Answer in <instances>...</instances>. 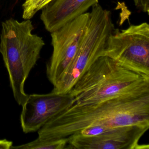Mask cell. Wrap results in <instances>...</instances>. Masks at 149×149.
<instances>
[{
    "mask_svg": "<svg viewBox=\"0 0 149 149\" xmlns=\"http://www.w3.org/2000/svg\"><path fill=\"white\" fill-rule=\"evenodd\" d=\"M52 1V0H48V3L49 2H50V1Z\"/></svg>",
    "mask_w": 149,
    "mask_h": 149,
    "instance_id": "cell-14",
    "label": "cell"
},
{
    "mask_svg": "<svg viewBox=\"0 0 149 149\" xmlns=\"http://www.w3.org/2000/svg\"><path fill=\"white\" fill-rule=\"evenodd\" d=\"M69 94L51 91L45 94H31L22 105V129L25 133L38 131L50 118L73 104Z\"/></svg>",
    "mask_w": 149,
    "mask_h": 149,
    "instance_id": "cell-8",
    "label": "cell"
},
{
    "mask_svg": "<svg viewBox=\"0 0 149 149\" xmlns=\"http://www.w3.org/2000/svg\"><path fill=\"white\" fill-rule=\"evenodd\" d=\"M149 126L132 125L111 128L94 136L79 133L68 137L69 149H148L149 145L139 143Z\"/></svg>",
    "mask_w": 149,
    "mask_h": 149,
    "instance_id": "cell-7",
    "label": "cell"
},
{
    "mask_svg": "<svg viewBox=\"0 0 149 149\" xmlns=\"http://www.w3.org/2000/svg\"><path fill=\"white\" fill-rule=\"evenodd\" d=\"M12 149H69L68 138L47 140L38 137L35 140L19 146H12Z\"/></svg>",
    "mask_w": 149,
    "mask_h": 149,
    "instance_id": "cell-10",
    "label": "cell"
},
{
    "mask_svg": "<svg viewBox=\"0 0 149 149\" xmlns=\"http://www.w3.org/2000/svg\"><path fill=\"white\" fill-rule=\"evenodd\" d=\"M34 29L30 19L19 22L10 18L1 24L0 53L8 72L14 97L21 106L28 95L24 90L26 80L45 45L42 37L33 33Z\"/></svg>",
    "mask_w": 149,
    "mask_h": 149,
    "instance_id": "cell-3",
    "label": "cell"
},
{
    "mask_svg": "<svg viewBox=\"0 0 149 149\" xmlns=\"http://www.w3.org/2000/svg\"><path fill=\"white\" fill-rule=\"evenodd\" d=\"M89 17V13L84 14L51 33L53 52L46 65V74L54 87L73 61Z\"/></svg>",
    "mask_w": 149,
    "mask_h": 149,
    "instance_id": "cell-6",
    "label": "cell"
},
{
    "mask_svg": "<svg viewBox=\"0 0 149 149\" xmlns=\"http://www.w3.org/2000/svg\"><path fill=\"white\" fill-rule=\"evenodd\" d=\"M13 142L6 139H0V149H10Z\"/></svg>",
    "mask_w": 149,
    "mask_h": 149,
    "instance_id": "cell-13",
    "label": "cell"
},
{
    "mask_svg": "<svg viewBox=\"0 0 149 149\" xmlns=\"http://www.w3.org/2000/svg\"><path fill=\"white\" fill-rule=\"evenodd\" d=\"M48 3V0H25L22 6V18L31 19Z\"/></svg>",
    "mask_w": 149,
    "mask_h": 149,
    "instance_id": "cell-11",
    "label": "cell"
},
{
    "mask_svg": "<svg viewBox=\"0 0 149 149\" xmlns=\"http://www.w3.org/2000/svg\"><path fill=\"white\" fill-rule=\"evenodd\" d=\"M149 76L101 56L83 74L68 94L72 104L84 105L130 94H149Z\"/></svg>",
    "mask_w": 149,
    "mask_h": 149,
    "instance_id": "cell-2",
    "label": "cell"
},
{
    "mask_svg": "<svg viewBox=\"0 0 149 149\" xmlns=\"http://www.w3.org/2000/svg\"><path fill=\"white\" fill-rule=\"evenodd\" d=\"M135 6L140 11L145 13H149V0H134Z\"/></svg>",
    "mask_w": 149,
    "mask_h": 149,
    "instance_id": "cell-12",
    "label": "cell"
},
{
    "mask_svg": "<svg viewBox=\"0 0 149 149\" xmlns=\"http://www.w3.org/2000/svg\"><path fill=\"white\" fill-rule=\"evenodd\" d=\"M132 125L149 126V93L123 95L88 105L72 104L37 132L40 139L55 140L95 125L115 128Z\"/></svg>",
    "mask_w": 149,
    "mask_h": 149,
    "instance_id": "cell-1",
    "label": "cell"
},
{
    "mask_svg": "<svg viewBox=\"0 0 149 149\" xmlns=\"http://www.w3.org/2000/svg\"><path fill=\"white\" fill-rule=\"evenodd\" d=\"M102 56L149 76V25L143 22L126 29H115L110 35Z\"/></svg>",
    "mask_w": 149,
    "mask_h": 149,
    "instance_id": "cell-5",
    "label": "cell"
},
{
    "mask_svg": "<svg viewBox=\"0 0 149 149\" xmlns=\"http://www.w3.org/2000/svg\"><path fill=\"white\" fill-rule=\"evenodd\" d=\"M114 29L110 11L98 3L92 7L76 54L52 91L68 94L83 74L102 56L108 38Z\"/></svg>",
    "mask_w": 149,
    "mask_h": 149,
    "instance_id": "cell-4",
    "label": "cell"
},
{
    "mask_svg": "<svg viewBox=\"0 0 149 149\" xmlns=\"http://www.w3.org/2000/svg\"><path fill=\"white\" fill-rule=\"evenodd\" d=\"M98 0H52L41 9L40 19L51 33L87 13Z\"/></svg>",
    "mask_w": 149,
    "mask_h": 149,
    "instance_id": "cell-9",
    "label": "cell"
}]
</instances>
